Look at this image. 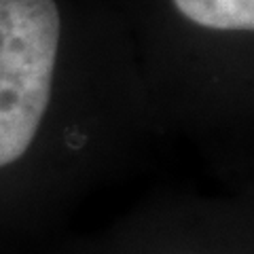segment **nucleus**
Instances as JSON below:
<instances>
[{
    "label": "nucleus",
    "mask_w": 254,
    "mask_h": 254,
    "mask_svg": "<svg viewBox=\"0 0 254 254\" xmlns=\"http://www.w3.org/2000/svg\"><path fill=\"white\" fill-rule=\"evenodd\" d=\"M58 47L55 0H0V168L26 153L43 123Z\"/></svg>",
    "instance_id": "obj_1"
},
{
    "label": "nucleus",
    "mask_w": 254,
    "mask_h": 254,
    "mask_svg": "<svg viewBox=\"0 0 254 254\" xmlns=\"http://www.w3.org/2000/svg\"><path fill=\"white\" fill-rule=\"evenodd\" d=\"M187 19L212 30H252L254 0H174Z\"/></svg>",
    "instance_id": "obj_2"
}]
</instances>
